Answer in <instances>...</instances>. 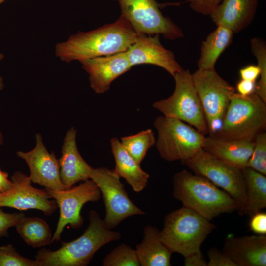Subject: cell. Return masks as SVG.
I'll use <instances>...</instances> for the list:
<instances>
[{
	"mask_svg": "<svg viewBox=\"0 0 266 266\" xmlns=\"http://www.w3.org/2000/svg\"><path fill=\"white\" fill-rule=\"evenodd\" d=\"M138 33L120 15L113 23L87 32L79 31L57 43L55 54L61 61L70 63L125 52Z\"/></svg>",
	"mask_w": 266,
	"mask_h": 266,
	"instance_id": "cell-1",
	"label": "cell"
},
{
	"mask_svg": "<svg viewBox=\"0 0 266 266\" xmlns=\"http://www.w3.org/2000/svg\"><path fill=\"white\" fill-rule=\"evenodd\" d=\"M88 227L78 238L63 242L55 251L41 249L35 256L37 266H87L99 249L121 238V233L107 228L96 211H90Z\"/></svg>",
	"mask_w": 266,
	"mask_h": 266,
	"instance_id": "cell-2",
	"label": "cell"
},
{
	"mask_svg": "<svg viewBox=\"0 0 266 266\" xmlns=\"http://www.w3.org/2000/svg\"><path fill=\"white\" fill-rule=\"evenodd\" d=\"M173 196L183 206L209 220L238 211L235 200L205 177L183 170L173 178Z\"/></svg>",
	"mask_w": 266,
	"mask_h": 266,
	"instance_id": "cell-3",
	"label": "cell"
},
{
	"mask_svg": "<svg viewBox=\"0 0 266 266\" xmlns=\"http://www.w3.org/2000/svg\"><path fill=\"white\" fill-rule=\"evenodd\" d=\"M215 227L210 220L183 206L165 216L160 237L172 253L186 257L201 251L202 243Z\"/></svg>",
	"mask_w": 266,
	"mask_h": 266,
	"instance_id": "cell-4",
	"label": "cell"
},
{
	"mask_svg": "<svg viewBox=\"0 0 266 266\" xmlns=\"http://www.w3.org/2000/svg\"><path fill=\"white\" fill-rule=\"evenodd\" d=\"M266 126V102L255 93L244 96L235 92L214 137L254 141Z\"/></svg>",
	"mask_w": 266,
	"mask_h": 266,
	"instance_id": "cell-5",
	"label": "cell"
},
{
	"mask_svg": "<svg viewBox=\"0 0 266 266\" xmlns=\"http://www.w3.org/2000/svg\"><path fill=\"white\" fill-rule=\"evenodd\" d=\"M173 93L167 98L153 103V107L164 116L182 121L204 135L208 134L203 107L189 69L176 73Z\"/></svg>",
	"mask_w": 266,
	"mask_h": 266,
	"instance_id": "cell-6",
	"label": "cell"
},
{
	"mask_svg": "<svg viewBox=\"0 0 266 266\" xmlns=\"http://www.w3.org/2000/svg\"><path fill=\"white\" fill-rule=\"evenodd\" d=\"M154 125L158 133L157 150L167 161L187 160L203 147L205 135L182 121L162 115L156 118Z\"/></svg>",
	"mask_w": 266,
	"mask_h": 266,
	"instance_id": "cell-7",
	"label": "cell"
},
{
	"mask_svg": "<svg viewBox=\"0 0 266 266\" xmlns=\"http://www.w3.org/2000/svg\"><path fill=\"white\" fill-rule=\"evenodd\" d=\"M181 162L193 173L205 177L223 189L237 202L239 214H244L246 185L241 169L222 162L202 148Z\"/></svg>",
	"mask_w": 266,
	"mask_h": 266,
	"instance_id": "cell-8",
	"label": "cell"
},
{
	"mask_svg": "<svg viewBox=\"0 0 266 266\" xmlns=\"http://www.w3.org/2000/svg\"><path fill=\"white\" fill-rule=\"evenodd\" d=\"M192 75L204 112L209 136H214L222 126L235 88L222 78L215 69H198Z\"/></svg>",
	"mask_w": 266,
	"mask_h": 266,
	"instance_id": "cell-9",
	"label": "cell"
},
{
	"mask_svg": "<svg viewBox=\"0 0 266 266\" xmlns=\"http://www.w3.org/2000/svg\"><path fill=\"white\" fill-rule=\"evenodd\" d=\"M121 16L139 33L149 36L161 34L165 39L175 40L184 36L181 29L165 17L155 0H117Z\"/></svg>",
	"mask_w": 266,
	"mask_h": 266,
	"instance_id": "cell-10",
	"label": "cell"
},
{
	"mask_svg": "<svg viewBox=\"0 0 266 266\" xmlns=\"http://www.w3.org/2000/svg\"><path fill=\"white\" fill-rule=\"evenodd\" d=\"M89 176L102 196L105 209L103 220L107 228H115L128 217L145 214L130 200L120 177L114 170L106 167L92 168Z\"/></svg>",
	"mask_w": 266,
	"mask_h": 266,
	"instance_id": "cell-11",
	"label": "cell"
},
{
	"mask_svg": "<svg viewBox=\"0 0 266 266\" xmlns=\"http://www.w3.org/2000/svg\"><path fill=\"white\" fill-rule=\"evenodd\" d=\"M45 190L55 200L60 211L52 243L60 240L61 234L66 225H69L73 229L80 228L83 223V218L80 214L83 206L88 202L98 201L101 197L100 189L90 179L67 189Z\"/></svg>",
	"mask_w": 266,
	"mask_h": 266,
	"instance_id": "cell-12",
	"label": "cell"
},
{
	"mask_svg": "<svg viewBox=\"0 0 266 266\" xmlns=\"http://www.w3.org/2000/svg\"><path fill=\"white\" fill-rule=\"evenodd\" d=\"M10 178L13 186L0 193V208L7 207L19 210L36 209L47 215L56 210V202L47 191L32 186V182L27 175L18 171Z\"/></svg>",
	"mask_w": 266,
	"mask_h": 266,
	"instance_id": "cell-13",
	"label": "cell"
},
{
	"mask_svg": "<svg viewBox=\"0 0 266 266\" xmlns=\"http://www.w3.org/2000/svg\"><path fill=\"white\" fill-rule=\"evenodd\" d=\"M36 146L32 150L18 151L17 156L27 163L32 182L51 190L65 189L61 179L59 160L54 152L49 153L43 142L41 135H36Z\"/></svg>",
	"mask_w": 266,
	"mask_h": 266,
	"instance_id": "cell-14",
	"label": "cell"
},
{
	"mask_svg": "<svg viewBox=\"0 0 266 266\" xmlns=\"http://www.w3.org/2000/svg\"><path fill=\"white\" fill-rule=\"evenodd\" d=\"M126 52L132 66L151 64L163 68L173 77L184 69L173 53L162 45L159 34L149 36L138 33Z\"/></svg>",
	"mask_w": 266,
	"mask_h": 266,
	"instance_id": "cell-15",
	"label": "cell"
},
{
	"mask_svg": "<svg viewBox=\"0 0 266 266\" xmlns=\"http://www.w3.org/2000/svg\"><path fill=\"white\" fill-rule=\"evenodd\" d=\"M82 68L89 74L90 86L97 94H103L111 83L132 67L126 51L80 61Z\"/></svg>",
	"mask_w": 266,
	"mask_h": 266,
	"instance_id": "cell-16",
	"label": "cell"
},
{
	"mask_svg": "<svg viewBox=\"0 0 266 266\" xmlns=\"http://www.w3.org/2000/svg\"><path fill=\"white\" fill-rule=\"evenodd\" d=\"M258 5V0H222L209 16L217 26L236 33L252 23Z\"/></svg>",
	"mask_w": 266,
	"mask_h": 266,
	"instance_id": "cell-17",
	"label": "cell"
},
{
	"mask_svg": "<svg viewBox=\"0 0 266 266\" xmlns=\"http://www.w3.org/2000/svg\"><path fill=\"white\" fill-rule=\"evenodd\" d=\"M223 251L236 266H266V236L229 235L225 240Z\"/></svg>",
	"mask_w": 266,
	"mask_h": 266,
	"instance_id": "cell-18",
	"label": "cell"
},
{
	"mask_svg": "<svg viewBox=\"0 0 266 266\" xmlns=\"http://www.w3.org/2000/svg\"><path fill=\"white\" fill-rule=\"evenodd\" d=\"M76 130L74 127L67 132L62 147V155L59 159L60 176L65 189L80 181L90 179L92 168L80 154L76 142Z\"/></svg>",
	"mask_w": 266,
	"mask_h": 266,
	"instance_id": "cell-19",
	"label": "cell"
},
{
	"mask_svg": "<svg viewBox=\"0 0 266 266\" xmlns=\"http://www.w3.org/2000/svg\"><path fill=\"white\" fill-rule=\"evenodd\" d=\"M254 141L205 137L202 149L222 162L242 169L247 166Z\"/></svg>",
	"mask_w": 266,
	"mask_h": 266,
	"instance_id": "cell-20",
	"label": "cell"
},
{
	"mask_svg": "<svg viewBox=\"0 0 266 266\" xmlns=\"http://www.w3.org/2000/svg\"><path fill=\"white\" fill-rule=\"evenodd\" d=\"M110 142L115 161L114 171L125 179L135 192H141L146 187L150 175L127 152L118 139L113 137Z\"/></svg>",
	"mask_w": 266,
	"mask_h": 266,
	"instance_id": "cell-21",
	"label": "cell"
},
{
	"mask_svg": "<svg viewBox=\"0 0 266 266\" xmlns=\"http://www.w3.org/2000/svg\"><path fill=\"white\" fill-rule=\"evenodd\" d=\"M143 234L142 242L135 249L140 266H171L172 252L161 241L159 230L148 225L144 228Z\"/></svg>",
	"mask_w": 266,
	"mask_h": 266,
	"instance_id": "cell-22",
	"label": "cell"
},
{
	"mask_svg": "<svg viewBox=\"0 0 266 266\" xmlns=\"http://www.w3.org/2000/svg\"><path fill=\"white\" fill-rule=\"evenodd\" d=\"M233 34L227 28L217 26L202 42L200 56L197 64L198 69H215L217 60L231 44Z\"/></svg>",
	"mask_w": 266,
	"mask_h": 266,
	"instance_id": "cell-23",
	"label": "cell"
},
{
	"mask_svg": "<svg viewBox=\"0 0 266 266\" xmlns=\"http://www.w3.org/2000/svg\"><path fill=\"white\" fill-rule=\"evenodd\" d=\"M242 171L246 185L244 214L251 217L266 207V177L248 166Z\"/></svg>",
	"mask_w": 266,
	"mask_h": 266,
	"instance_id": "cell-24",
	"label": "cell"
},
{
	"mask_svg": "<svg viewBox=\"0 0 266 266\" xmlns=\"http://www.w3.org/2000/svg\"><path fill=\"white\" fill-rule=\"evenodd\" d=\"M20 237L29 246L39 248L52 243V232L44 220L25 216L15 226Z\"/></svg>",
	"mask_w": 266,
	"mask_h": 266,
	"instance_id": "cell-25",
	"label": "cell"
},
{
	"mask_svg": "<svg viewBox=\"0 0 266 266\" xmlns=\"http://www.w3.org/2000/svg\"><path fill=\"white\" fill-rule=\"evenodd\" d=\"M120 142L127 152L139 164L147 152L156 143L154 133L151 129L121 138Z\"/></svg>",
	"mask_w": 266,
	"mask_h": 266,
	"instance_id": "cell-26",
	"label": "cell"
},
{
	"mask_svg": "<svg viewBox=\"0 0 266 266\" xmlns=\"http://www.w3.org/2000/svg\"><path fill=\"white\" fill-rule=\"evenodd\" d=\"M251 50L257 61L260 69V79L256 82L255 93L266 102V44L260 37H254L251 40Z\"/></svg>",
	"mask_w": 266,
	"mask_h": 266,
	"instance_id": "cell-27",
	"label": "cell"
},
{
	"mask_svg": "<svg viewBox=\"0 0 266 266\" xmlns=\"http://www.w3.org/2000/svg\"><path fill=\"white\" fill-rule=\"evenodd\" d=\"M104 266H140L135 249L122 243L110 251L103 260Z\"/></svg>",
	"mask_w": 266,
	"mask_h": 266,
	"instance_id": "cell-28",
	"label": "cell"
},
{
	"mask_svg": "<svg viewBox=\"0 0 266 266\" xmlns=\"http://www.w3.org/2000/svg\"><path fill=\"white\" fill-rule=\"evenodd\" d=\"M254 146L247 166L266 175V133H259L254 139Z\"/></svg>",
	"mask_w": 266,
	"mask_h": 266,
	"instance_id": "cell-29",
	"label": "cell"
},
{
	"mask_svg": "<svg viewBox=\"0 0 266 266\" xmlns=\"http://www.w3.org/2000/svg\"><path fill=\"white\" fill-rule=\"evenodd\" d=\"M0 266H37L34 260L21 255L11 244L0 246Z\"/></svg>",
	"mask_w": 266,
	"mask_h": 266,
	"instance_id": "cell-30",
	"label": "cell"
},
{
	"mask_svg": "<svg viewBox=\"0 0 266 266\" xmlns=\"http://www.w3.org/2000/svg\"><path fill=\"white\" fill-rule=\"evenodd\" d=\"M24 216L22 213H6L0 207V237L6 236L8 229L15 227Z\"/></svg>",
	"mask_w": 266,
	"mask_h": 266,
	"instance_id": "cell-31",
	"label": "cell"
},
{
	"mask_svg": "<svg viewBox=\"0 0 266 266\" xmlns=\"http://www.w3.org/2000/svg\"><path fill=\"white\" fill-rule=\"evenodd\" d=\"M222 0H188L189 7L195 12L210 15Z\"/></svg>",
	"mask_w": 266,
	"mask_h": 266,
	"instance_id": "cell-32",
	"label": "cell"
},
{
	"mask_svg": "<svg viewBox=\"0 0 266 266\" xmlns=\"http://www.w3.org/2000/svg\"><path fill=\"white\" fill-rule=\"evenodd\" d=\"M207 255L209 259L207 266H236L226 253L217 248H211Z\"/></svg>",
	"mask_w": 266,
	"mask_h": 266,
	"instance_id": "cell-33",
	"label": "cell"
},
{
	"mask_svg": "<svg viewBox=\"0 0 266 266\" xmlns=\"http://www.w3.org/2000/svg\"><path fill=\"white\" fill-rule=\"evenodd\" d=\"M250 229L258 235L266 234V214L261 211L252 216L249 224Z\"/></svg>",
	"mask_w": 266,
	"mask_h": 266,
	"instance_id": "cell-34",
	"label": "cell"
},
{
	"mask_svg": "<svg viewBox=\"0 0 266 266\" xmlns=\"http://www.w3.org/2000/svg\"><path fill=\"white\" fill-rule=\"evenodd\" d=\"M260 70L257 66L249 65L239 70V75L241 79L256 82L259 77Z\"/></svg>",
	"mask_w": 266,
	"mask_h": 266,
	"instance_id": "cell-35",
	"label": "cell"
},
{
	"mask_svg": "<svg viewBox=\"0 0 266 266\" xmlns=\"http://www.w3.org/2000/svg\"><path fill=\"white\" fill-rule=\"evenodd\" d=\"M256 87V82L241 79L236 84V89L237 93L245 96L255 93Z\"/></svg>",
	"mask_w": 266,
	"mask_h": 266,
	"instance_id": "cell-36",
	"label": "cell"
},
{
	"mask_svg": "<svg viewBox=\"0 0 266 266\" xmlns=\"http://www.w3.org/2000/svg\"><path fill=\"white\" fill-rule=\"evenodd\" d=\"M184 258L185 266H207V262L205 260L201 251Z\"/></svg>",
	"mask_w": 266,
	"mask_h": 266,
	"instance_id": "cell-37",
	"label": "cell"
},
{
	"mask_svg": "<svg viewBox=\"0 0 266 266\" xmlns=\"http://www.w3.org/2000/svg\"><path fill=\"white\" fill-rule=\"evenodd\" d=\"M13 186V182L8 179L7 172L0 169V193L4 192Z\"/></svg>",
	"mask_w": 266,
	"mask_h": 266,
	"instance_id": "cell-38",
	"label": "cell"
},
{
	"mask_svg": "<svg viewBox=\"0 0 266 266\" xmlns=\"http://www.w3.org/2000/svg\"><path fill=\"white\" fill-rule=\"evenodd\" d=\"M4 58L3 54L0 53V62H1ZM4 87L3 80L1 77L0 76V90L3 89Z\"/></svg>",
	"mask_w": 266,
	"mask_h": 266,
	"instance_id": "cell-39",
	"label": "cell"
},
{
	"mask_svg": "<svg viewBox=\"0 0 266 266\" xmlns=\"http://www.w3.org/2000/svg\"><path fill=\"white\" fill-rule=\"evenodd\" d=\"M3 141V136H2L1 131H0V145H2Z\"/></svg>",
	"mask_w": 266,
	"mask_h": 266,
	"instance_id": "cell-40",
	"label": "cell"
},
{
	"mask_svg": "<svg viewBox=\"0 0 266 266\" xmlns=\"http://www.w3.org/2000/svg\"><path fill=\"white\" fill-rule=\"evenodd\" d=\"M5 0H0V6L1 4H2Z\"/></svg>",
	"mask_w": 266,
	"mask_h": 266,
	"instance_id": "cell-41",
	"label": "cell"
}]
</instances>
